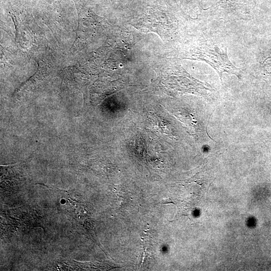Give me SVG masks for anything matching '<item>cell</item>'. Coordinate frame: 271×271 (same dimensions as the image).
<instances>
[{"instance_id":"1","label":"cell","mask_w":271,"mask_h":271,"mask_svg":"<svg viewBox=\"0 0 271 271\" xmlns=\"http://www.w3.org/2000/svg\"><path fill=\"white\" fill-rule=\"evenodd\" d=\"M196 57L212 66L219 75L221 81L224 73L234 75L240 79L242 71L230 61L227 47L223 45L211 43L203 44L198 49Z\"/></svg>"}]
</instances>
